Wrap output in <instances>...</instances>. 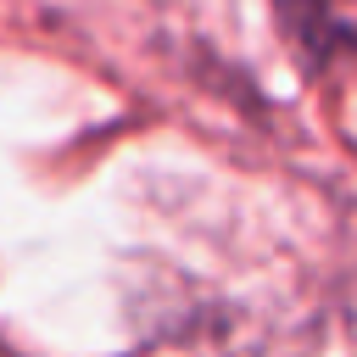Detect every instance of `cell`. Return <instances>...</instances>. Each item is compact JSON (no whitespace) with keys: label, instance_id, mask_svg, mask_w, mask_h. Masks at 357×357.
I'll list each match as a JSON object with an SVG mask.
<instances>
[{"label":"cell","instance_id":"1","mask_svg":"<svg viewBox=\"0 0 357 357\" xmlns=\"http://www.w3.org/2000/svg\"><path fill=\"white\" fill-rule=\"evenodd\" d=\"M273 22L307 67L357 56V0H273Z\"/></svg>","mask_w":357,"mask_h":357}]
</instances>
